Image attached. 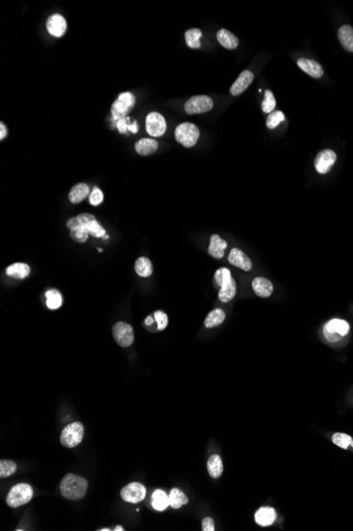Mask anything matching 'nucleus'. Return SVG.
Wrapping results in <instances>:
<instances>
[{"instance_id": "nucleus-1", "label": "nucleus", "mask_w": 353, "mask_h": 531, "mask_svg": "<svg viewBox=\"0 0 353 531\" xmlns=\"http://www.w3.org/2000/svg\"><path fill=\"white\" fill-rule=\"evenodd\" d=\"M88 489V481L74 474H67L60 482L59 490L67 500H80L85 498Z\"/></svg>"}, {"instance_id": "nucleus-2", "label": "nucleus", "mask_w": 353, "mask_h": 531, "mask_svg": "<svg viewBox=\"0 0 353 531\" xmlns=\"http://www.w3.org/2000/svg\"><path fill=\"white\" fill-rule=\"evenodd\" d=\"M215 280L220 286L219 299L222 302L231 301L236 295V282L232 278L230 270L225 267L219 268L215 273Z\"/></svg>"}, {"instance_id": "nucleus-3", "label": "nucleus", "mask_w": 353, "mask_h": 531, "mask_svg": "<svg viewBox=\"0 0 353 531\" xmlns=\"http://www.w3.org/2000/svg\"><path fill=\"white\" fill-rule=\"evenodd\" d=\"M33 498V489L27 484L14 486L6 495L5 502L11 508H18L27 504Z\"/></svg>"}, {"instance_id": "nucleus-4", "label": "nucleus", "mask_w": 353, "mask_h": 531, "mask_svg": "<svg viewBox=\"0 0 353 531\" xmlns=\"http://www.w3.org/2000/svg\"><path fill=\"white\" fill-rule=\"evenodd\" d=\"M200 137L199 128L190 122L181 123L175 130L176 140L185 148H191L197 143Z\"/></svg>"}, {"instance_id": "nucleus-5", "label": "nucleus", "mask_w": 353, "mask_h": 531, "mask_svg": "<svg viewBox=\"0 0 353 531\" xmlns=\"http://www.w3.org/2000/svg\"><path fill=\"white\" fill-rule=\"evenodd\" d=\"M84 425L81 422H73L68 424L61 432L60 443L65 447H75L78 446L84 438Z\"/></svg>"}, {"instance_id": "nucleus-6", "label": "nucleus", "mask_w": 353, "mask_h": 531, "mask_svg": "<svg viewBox=\"0 0 353 531\" xmlns=\"http://www.w3.org/2000/svg\"><path fill=\"white\" fill-rule=\"evenodd\" d=\"M136 98L131 93H123L117 99L113 102L111 106L112 117L119 121L120 119L126 118V115L130 113V110L135 107Z\"/></svg>"}, {"instance_id": "nucleus-7", "label": "nucleus", "mask_w": 353, "mask_h": 531, "mask_svg": "<svg viewBox=\"0 0 353 531\" xmlns=\"http://www.w3.org/2000/svg\"><path fill=\"white\" fill-rule=\"evenodd\" d=\"M349 323L343 319L334 318L331 319L328 323H326L324 327V334L325 337L332 343H335L340 341L342 337L346 336L349 332Z\"/></svg>"}, {"instance_id": "nucleus-8", "label": "nucleus", "mask_w": 353, "mask_h": 531, "mask_svg": "<svg viewBox=\"0 0 353 531\" xmlns=\"http://www.w3.org/2000/svg\"><path fill=\"white\" fill-rule=\"evenodd\" d=\"M112 335L116 344L123 348L131 346L135 341V333L133 327H131L129 323L124 321L114 323L112 328Z\"/></svg>"}, {"instance_id": "nucleus-9", "label": "nucleus", "mask_w": 353, "mask_h": 531, "mask_svg": "<svg viewBox=\"0 0 353 531\" xmlns=\"http://www.w3.org/2000/svg\"><path fill=\"white\" fill-rule=\"evenodd\" d=\"M213 100L207 95H193L190 99L186 101L184 104V109L186 114L197 115L210 112L213 108Z\"/></svg>"}, {"instance_id": "nucleus-10", "label": "nucleus", "mask_w": 353, "mask_h": 531, "mask_svg": "<svg viewBox=\"0 0 353 531\" xmlns=\"http://www.w3.org/2000/svg\"><path fill=\"white\" fill-rule=\"evenodd\" d=\"M146 495V488L139 482H131V484L124 487L121 491V498L124 501L131 502V504H137L142 501Z\"/></svg>"}, {"instance_id": "nucleus-11", "label": "nucleus", "mask_w": 353, "mask_h": 531, "mask_svg": "<svg viewBox=\"0 0 353 531\" xmlns=\"http://www.w3.org/2000/svg\"><path fill=\"white\" fill-rule=\"evenodd\" d=\"M146 130L151 137H160L166 130L164 117L157 112L150 113L146 117Z\"/></svg>"}, {"instance_id": "nucleus-12", "label": "nucleus", "mask_w": 353, "mask_h": 531, "mask_svg": "<svg viewBox=\"0 0 353 531\" xmlns=\"http://www.w3.org/2000/svg\"><path fill=\"white\" fill-rule=\"evenodd\" d=\"M336 154L332 150H324L315 158V169L320 174H326L336 161Z\"/></svg>"}, {"instance_id": "nucleus-13", "label": "nucleus", "mask_w": 353, "mask_h": 531, "mask_svg": "<svg viewBox=\"0 0 353 531\" xmlns=\"http://www.w3.org/2000/svg\"><path fill=\"white\" fill-rule=\"evenodd\" d=\"M47 30L55 37H61L67 31V22L60 14H53L47 19Z\"/></svg>"}, {"instance_id": "nucleus-14", "label": "nucleus", "mask_w": 353, "mask_h": 531, "mask_svg": "<svg viewBox=\"0 0 353 531\" xmlns=\"http://www.w3.org/2000/svg\"><path fill=\"white\" fill-rule=\"evenodd\" d=\"M228 262H230L232 265L236 266L244 272L251 271L253 266L251 259L248 258L244 251L238 250V248H233L231 250L230 254H228Z\"/></svg>"}, {"instance_id": "nucleus-15", "label": "nucleus", "mask_w": 353, "mask_h": 531, "mask_svg": "<svg viewBox=\"0 0 353 531\" xmlns=\"http://www.w3.org/2000/svg\"><path fill=\"white\" fill-rule=\"evenodd\" d=\"M254 80V74L252 71L250 70H244L242 71L239 77L237 78V80L234 82V84L231 86V89L230 92L233 95H239L240 94L244 93V91H246V88L250 86L252 84V82Z\"/></svg>"}, {"instance_id": "nucleus-16", "label": "nucleus", "mask_w": 353, "mask_h": 531, "mask_svg": "<svg viewBox=\"0 0 353 531\" xmlns=\"http://www.w3.org/2000/svg\"><path fill=\"white\" fill-rule=\"evenodd\" d=\"M252 287L255 294L262 298L270 297L273 294V284L272 282L264 277H257L252 281Z\"/></svg>"}, {"instance_id": "nucleus-17", "label": "nucleus", "mask_w": 353, "mask_h": 531, "mask_svg": "<svg viewBox=\"0 0 353 531\" xmlns=\"http://www.w3.org/2000/svg\"><path fill=\"white\" fill-rule=\"evenodd\" d=\"M297 65L301 69L302 71L308 73L312 78L320 79L324 74L323 67L316 63L315 61L309 60V59H299L297 61Z\"/></svg>"}, {"instance_id": "nucleus-18", "label": "nucleus", "mask_w": 353, "mask_h": 531, "mask_svg": "<svg viewBox=\"0 0 353 531\" xmlns=\"http://www.w3.org/2000/svg\"><path fill=\"white\" fill-rule=\"evenodd\" d=\"M90 193H91V190H90L89 186L84 183H80L73 186L70 192H69L68 197L72 204H79L87 198L90 195Z\"/></svg>"}, {"instance_id": "nucleus-19", "label": "nucleus", "mask_w": 353, "mask_h": 531, "mask_svg": "<svg viewBox=\"0 0 353 531\" xmlns=\"http://www.w3.org/2000/svg\"><path fill=\"white\" fill-rule=\"evenodd\" d=\"M227 247L226 241L221 239L218 234H213L210 241L209 253L215 259H221L224 256V251Z\"/></svg>"}, {"instance_id": "nucleus-20", "label": "nucleus", "mask_w": 353, "mask_h": 531, "mask_svg": "<svg viewBox=\"0 0 353 531\" xmlns=\"http://www.w3.org/2000/svg\"><path fill=\"white\" fill-rule=\"evenodd\" d=\"M159 148V143L155 139L150 138H143L135 144V149L136 153L141 156H148L154 154Z\"/></svg>"}, {"instance_id": "nucleus-21", "label": "nucleus", "mask_w": 353, "mask_h": 531, "mask_svg": "<svg viewBox=\"0 0 353 531\" xmlns=\"http://www.w3.org/2000/svg\"><path fill=\"white\" fill-rule=\"evenodd\" d=\"M276 520V511L273 508L264 507L255 513V521L260 526H270Z\"/></svg>"}, {"instance_id": "nucleus-22", "label": "nucleus", "mask_w": 353, "mask_h": 531, "mask_svg": "<svg viewBox=\"0 0 353 531\" xmlns=\"http://www.w3.org/2000/svg\"><path fill=\"white\" fill-rule=\"evenodd\" d=\"M30 266L26 263H13L6 267L5 274L15 279H26L30 275Z\"/></svg>"}, {"instance_id": "nucleus-23", "label": "nucleus", "mask_w": 353, "mask_h": 531, "mask_svg": "<svg viewBox=\"0 0 353 531\" xmlns=\"http://www.w3.org/2000/svg\"><path fill=\"white\" fill-rule=\"evenodd\" d=\"M217 39L220 45L226 49H236L239 44L238 38L226 29H220L217 33Z\"/></svg>"}, {"instance_id": "nucleus-24", "label": "nucleus", "mask_w": 353, "mask_h": 531, "mask_svg": "<svg viewBox=\"0 0 353 531\" xmlns=\"http://www.w3.org/2000/svg\"><path fill=\"white\" fill-rule=\"evenodd\" d=\"M338 39L346 50L353 52V28L351 26L341 27L338 30Z\"/></svg>"}, {"instance_id": "nucleus-25", "label": "nucleus", "mask_w": 353, "mask_h": 531, "mask_svg": "<svg viewBox=\"0 0 353 531\" xmlns=\"http://www.w3.org/2000/svg\"><path fill=\"white\" fill-rule=\"evenodd\" d=\"M151 505L157 511H164L169 506V496L163 490H156L151 496Z\"/></svg>"}, {"instance_id": "nucleus-26", "label": "nucleus", "mask_w": 353, "mask_h": 531, "mask_svg": "<svg viewBox=\"0 0 353 531\" xmlns=\"http://www.w3.org/2000/svg\"><path fill=\"white\" fill-rule=\"evenodd\" d=\"M207 471L213 478H219L223 473V464L219 455H213L207 461Z\"/></svg>"}, {"instance_id": "nucleus-27", "label": "nucleus", "mask_w": 353, "mask_h": 531, "mask_svg": "<svg viewBox=\"0 0 353 531\" xmlns=\"http://www.w3.org/2000/svg\"><path fill=\"white\" fill-rule=\"evenodd\" d=\"M225 319V313L221 309H215L206 316L204 326L206 328H215L220 326Z\"/></svg>"}, {"instance_id": "nucleus-28", "label": "nucleus", "mask_w": 353, "mask_h": 531, "mask_svg": "<svg viewBox=\"0 0 353 531\" xmlns=\"http://www.w3.org/2000/svg\"><path fill=\"white\" fill-rule=\"evenodd\" d=\"M136 273L142 278L150 277L152 274V263L151 261L146 257H141L136 261L135 264Z\"/></svg>"}, {"instance_id": "nucleus-29", "label": "nucleus", "mask_w": 353, "mask_h": 531, "mask_svg": "<svg viewBox=\"0 0 353 531\" xmlns=\"http://www.w3.org/2000/svg\"><path fill=\"white\" fill-rule=\"evenodd\" d=\"M168 496H169V506H171L174 509L181 508L182 506L186 505L189 502L188 496L184 494V492L180 490V489H177V488L171 489V491Z\"/></svg>"}, {"instance_id": "nucleus-30", "label": "nucleus", "mask_w": 353, "mask_h": 531, "mask_svg": "<svg viewBox=\"0 0 353 531\" xmlns=\"http://www.w3.org/2000/svg\"><path fill=\"white\" fill-rule=\"evenodd\" d=\"M202 37L201 30L197 29V28H192L185 32V40L186 44L190 48L192 49H198L201 47V43H200V38Z\"/></svg>"}, {"instance_id": "nucleus-31", "label": "nucleus", "mask_w": 353, "mask_h": 531, "mask_svg": "<svg viewBox=\"0 0 353 531\" xmlns=\"http://www.w3.org/2000/svg\"><path fill=\"white\" fill-rule=\"evenodd\" d=\"M47 307L50 310H57L63 305V297L57 289H49L46 292Z\"/></svg>"}, {"instance_id": "nucleus-32", "label": "nucleus", "mask_w": 353, "mask_h": 531, "mask_svg": "<svg viewBox=\"0 0 353 531\" xmlns=\"http://www.w3.org/2000/svg\"><path fill=\"white\" fill-rule=\"evenodd\" d=\"M93 219H95V217L93 215H90V213H81V215H79L78 217L69 219L67 220V227L71 230L75 228V227L85 226L86 224L91 222V220Z\"/></svg>"}, {"instance_id": "nucleus-33", "label": "nucleus", "mask_w": 353, "mask_h": 531, "mask_svg": "<svg viewBox=\"0 0 353 531\" xmlns=\"http://www.w3.org/2000/svg\"><path fill=\"white\" fill-rule=\"evenodd\" d=\"M17 466L11 460H0V477L6 478L15 474Z\"/></svg>"}, {"instance_id": "nucleus-34", "label": "nucleus", "mask_w": 353, "mask_h": 531, "mask_svg": "<svg viewBox=\"0 0 353 531\" xmlns=\"http://www.w3.org/2000/svg\"><path fill=\"white\" fill-rule=\"evenodd\" d=\"M85 228L89 232L90 236L94 238H103L106 234V230L103 228L102 225L96 219L91 220L88 224L85 225Z\"/></svg>"}, {"instance_id": "nucleus-35", "label": "nucleus", "mask_w": 353, "mask_h": 531, "mask_svg": "<svg viewBox=\"0 0 353 531\" xmlns=\"http://www.w3.org/2000/svg\"><path fill=\"white\" fill-rule=\"evenodd\" d=\"M90 236L89 232L87 231V229L85 228V226H80V227H75V228L71 229L70 230V237L73 241H75V242L78 243H85L87 242L88 240V237Z\"/></svg>"}, {"instance_id": "nucleus-36", "label": "nucleus", "mask_w": 353, "mask_h": 531, "mask_svg": "<svg viewBox=\"0 0 353 531\" xmlns=\"http://www.w3.org/2000/svg\"><path fill=\"white\" fill-rule=\"evenodd\" d=\"M352 440L353 439L351 438V436L347 435V434H343V433H336L332 436V441H333V443L336 444L337 446L342 447V449H348V446L351 445Z\"/></svg>"}, {"instance_id": "nucleus-37", "label": "nucleus", "mask_w": 353, "mask_h": 531, "mask_svg": "<svg viewBox=\"0 0 353 531\" xmlns=\"http://www.w3.org/2000/svg\"><path fill=\"white\" fill-rule=\"evenodd\" d=\"M275 106H276V100L274 98L273 93L271 91H266L265 100L261 104L262 110H264V112L267 113V114H271V113H273Z\"/></svg>"}, {"instance_id": "nucleus-38", "label": "nucleus", "mask_w": 353, "mask_h": 531, "mask_svg": "<svg viewBox=\"0 0 353 531\" xmlns=\"http://www.w3.org/2000/svg\"><path fill=\"white\" fill-rule=\"evenodd\" d=\"M283 120H285V115L282 114V112H280V110H277V112H273V113L270 114L269 117H268L267 126L270 129H273L275 127H277Z\"/></svg>"}, {"instance_id": "nucleus-39", "label": "nucleus", "mask_w": 353, "mask_h": 531, "mask_svg": "<svg viewBox=\"0 0 353 531\" xmlns=\"http://www.w3.org/2000/svg\"><path fill=\"white\" fill-rule=\"evenodd\" d=\"M103 192L98 187H94L89 195V203L92 206H99L103 202Z\"/></svg>"}, {"instance_id": "nucleus-40", "label": "nucleus", "mask_w": 353, "mask_h": 531, "mask_svg": "<svg viewBox=\"0 0 353 531\" xmlns=\"http://www.w3.org/2000/svg\"><path fill=\"white\" fill-rule=\"evenodd\" d=\"M155 319L158 323V330H164L168 325V317L162 311H157L155 313Z\"/></svg>"}, {"instance_id": "nucleus-41", "label": "nucleus", "mask_w": 353, "mask_h": 531, "mask_svg": "<svg viewBox=\"0 0 353 531\" xmlns=\"http://www.w3.org/2000/svg\"><path fill=\"white\" fill-rule=\"evenodd\" d=\"M128 120H129L128 118H123V119H120L119 121H117L116 126H117V129H119V132H120L121 134L126 133L127 130H128V124H129V123L127 122Z\"/></svg>"}, {"instance_id": "nucleus-42", "label": "nucleus", "mask_w": 353, "mask_h": 531, "mask_svg": "<svg viewBox=\"0 0 353 531\" xmlns=\"http://www.w3.org/2000/svg\"><path fill=\"white\" fill-rule=\"evenodd\" d=\"M202 530L203 531H214L215 530V523L214 520L211 518H205L202 521Z\"/></svg>"}, {"instance_id": "nucleus-43", "label": "nucleus", "mask_w": 353, "mask_h": 531, "mask_svg": "<svg viewBox=\"0 0 353 531\" xmlns=\"http://www.w3.org/2000/svg\"><path fill=\"white\" fill-rule=\"evenodd\" d=\"M6 135H8V128H6L3 122H1L0 123V140H3Z\"/></svg>"}, {"instance_id": "nucleus-44", "label": "nucleus", "mask_w": 353, "mask_h": 531, "mask_svg": "<svg viewBox=\"0 0 353 531\" xmlns=\"http://www.w3.org/2000/svg\"><path fill=\"white\" fill-rule=\"evenodd\" d=\"M128 130H130V132L133 133H137V123L136 122H134V123H129L128 124Z\"/></svg>"}, {"instance_id": "nucleus-45", "label": "nucleus", "mask_w": 353, "mask_h": 531, "mask_svg": "<svg viewBox=\"0 0 353 531\" xmlns=\"http://www.w3.org/2000/svg\"><path fill=\"white\" fill-rule=\"evenodd\" d=\"M154 318L155 317H151V316H147L146 319H145V325L146 326H151L152 322H154Z\"/></svg>"}, {"instance_id": "nucleus-46", "label": "nucleus", "mask_w": 353, "mask_h": 531, "mask_svg": "<svg viewBox=\"0 0 353 531\" xmlns=\"http://www.w3.org/2000/svg\"><path fill=\"white\" fill-rule=\"evenodd\" d=\"M114 530H115V531H123V530H125V529H123L122 526H117V527H115Z\"/></svg>"}, {"instance_id": "nucleus-47", "label": "nucleus", "mask_w": 353, "mask_h": 531, "mask_svg": "<svg viewBox=\"0 0 353 531\" xmlns=\"http://www.w3.org/2000/svg\"><path fill=\"white\" fill-rule=\"evenodd\" d=\"M99 530H101V531H109L110 529H108V528H103V529H99Z\"/></svg>"}, {"instance_id": "nucleus-48", "label": "nucleus", "mask_w": 353, "mask_h": 531, "mask_svg": "<svg viewBox=\"0 0 353 531\" xmlns=\"http://www.w3.org/2000/svg\"><path fill=\"white\" fill-rule=\"evenodd\" d=\"M103 238H104V239H105V240H108V239H109V236H107V234H105V236H104Z\"/></svg>"}, {"instance_id": "nucleus-49", "label": "nucleus", "mask_w": 353, "mask_h": 531, "mask_svg": "<svg viewBox=\"0 0 353 531\" xmlns=\"http://www.w3.org/2000/svg\"><path fill=\"white\" fill-rule=\"evenodd\" d=\"M98 251H99V252H103V250H102V248H98Z\"/></svg>"}, {"instance_id": "nucleus-50", "label": "nucleus", "mask_w": 353, "mask_h": 531, "mask_svg": "<svg viewBox=\"0 0 353 531\" xmlns=\"http://www.w3.org/2000/svg\"><path fill=\"white\" fill-rule=\"evenodd\" d=\"M351 446H353V440H352V442H351Z\"/></svg>"}]
</instances>
